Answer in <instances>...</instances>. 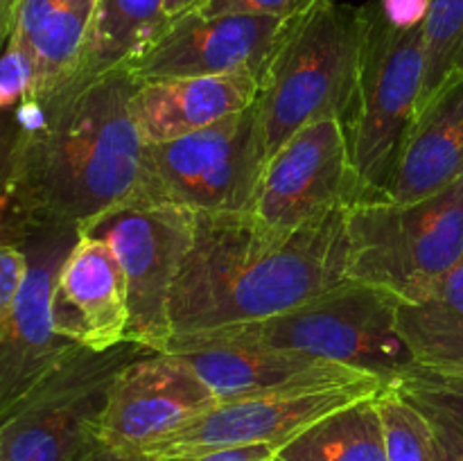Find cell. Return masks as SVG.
Instances as JSON below:
<instances>
[{
	"label": "cell",
	"instance_id": "cell-20",
	"mask_svg": "<svg viewBox=\"0 0 463 461\" xmlns=\"http://www.w3.org/2000/svg\"><path fill=\"white\" fill-rule=\"evenodd\" d=\"M396 328L416 366L463 371V262L423 298L398 303Z\"/></svg>",
	"mask_w": 463,
	"mask_h": 461
},
{
	"label": "cell",
	"instance_id": "cell-8",
	"mask_svg": "<svg viewBox=\"0 0 463 461\" xmlns=\"http://www.w3.org/2000/svg\"><path fill=\"white\" fill-rule=\"evenodd\" d=\"M194 224L188 208L136 193L77 229L113 249L129 292L131 342L152 353H165L172 339V292L193 249Z\"/></svg>",
	"mask_w": 463,
	"mask_h": 461
},
{
	"label": "cell",
	"instance_id": "cell-25",
	"mask_svg": "<svg viewBox=\"0 0 463 461\" xmlns=\"http://www.w3.org/2000/svg\"><path fill=\"white\" fill-rule=\"evenodd\" d=\"M392 387L425 416L443 420L463 434V371L446 373L414 366Z\"/></svg>",
	"mask_w": 463,
	"mask_h": 461
},
{
	"label": "cell",
	"instance_id": "cell-4",
	"mask_svg": "<svg viewBox=\"0 0 463 461\" xmlns=\"http://www.w3.org/2000/svg\"><path fill=\"white\" fill-rule=\"evenodd\" d=\"M396 307L392 294L346 283L271 319L172 339L165 353L279 348L339 362L393 384L416 366L398 334Z\"/></svg>",
	"mask_w": 463,
	"mask_h": 461
},
{
	"label": "cell",
	"instance_id": "cell-21",
	"mask_svg": "<svg viewBox=\"0 0 463 461\" xmlns=\"http://www.w3.org/2000/svg\"><path fill=\"white\" fill-rule=\"evenodd\" d=\"M271 461H389L378 393L317 420L283 443Z\"/></svg>",
	"mask_w": 463,
	"mask_h": 461
},
{
	"label": "cell",
	"instance_id": "cell-2",
	"mask_svg": "<svg viewBox=\"0 0 463 461\" xmlns=\"http://www.w3.org/2000/svg\"><path fill=\"white\" fill-rule=\"evenodd\" d=\"M346 212L289 235L249 212L197 215L172 292V339L271 319L346 285Z\"/></svg>",
	"mask_w": 463,
	"mask_h": 461
},
{
	"label": "cell",
	"instance_id": "cell-13",
	"mask_svg": "<svg viewBox=\"0 0 463 461\" xmlns=\"http://www.w3.org/2000/svg\"><path fill=\"white\" fill-rule=\"evenodd\" d=\"M77 238V229H39L21 238L30 271L14 306L0 316V409L84 348L57 333L52 312L57 274Z\"/></svg>",
	"mask_w": 463,
	"mask_h": 461
},
{
	"label": "cell",
	"instance_id": "cell-30",
	"mask_svg": "<svg viewBox=\"0 0 463 461\" xmlns=\"http://www.w3.org/2000/svg\"><path fill=\"white\" fill-rule=\"evenodd\" d=\"M208 0H165V16L167 21H176L188 14L202 12V7Z\"/></svg>",
	"mask_w": 463,
	"mask_h": 461
},
{
	"label": "cell",
	"instance_id": "cell-19",
	"mask_svg": "<svg viewBox=\"0 0 463 461\" xmlns=\"http://www.w3.org/2000/svg\"><path fill=\"white\" fill-rule=\"evenodd\" d=\"M262 80L251 72L143 81L131 113L145 145L167 143L253 107Z\"/></svg>",
	"mask_w": 463,
	"mask_h": 461
},
{
	"label": "cell",
	"instance_id": "cell-16",
	"mask_svg": "<svg viewBox=\"0 0 463 461\" xmlns=\"http://www.w3.org/2000/svg\"><path fill=\"white\" fill-rule=\"evenodd\" d=\"M52 312L57 333L89 351L102 353L131 342L127 280L107 242L77 238L57 274Z\"/></svg>",
	"mask_w": 463,
	"mask_h": 461
},
{
	"label": "cell",
	"instance_id": "cell-15",
	"mask_svg": "<svg viewBox=\"0 0 463 461\" xmlns=\"http://www.w3.org/2000/svg\"><path fill=\"white\" fill-rule=\"evenodd\" d=\"M175 355L197 371L220 402L387 384L366 371L279 348H203Z\"/></svg>",
	"mask_w": 463,
	"mask_h": 461
},
{
	"label": "cell",
	"instance_id": "cell-18",
	"mask_svg": "<svg viewBox=\"0 0 463 461\" xmlns=\"http://www.w3.org/2000/svg\"><path fill=\"white\" fill-rule=\"evenodd\" d=\"M463 179V72L425 99L407 129L387 199L419 202Z\"/></svg>",
	"mask_w": 463,
	"mask_h": 461
},
{
	"label": "cell",
	"instance_id": "cell-24",
	"mask_svg": "<svg viewBox=\"0 0 463 461\" xmlns=\"http://www.w3.org/2000/svg\"><path fill=\"white\" fill-rule=\"evenodd\" d=\"M389 461H439L432 423L389 384L378 393Z\"/></svg>",
	"mask_w": 463,
	"mask_h": 461
},
{
	"label": "cell",
	"instance_id": "cell-7",
	"mask_svg": "<svg viewBox=\"0 0 463 461\" xmlns=\"http://www.w3.org/2000/svg\"><path fill=\"white\" fill-rule=\"evenodd\" d=\"M152 353L134 342L80 348L0 409V461H81L98 441L109 387L125 364Z\"/></svg>",
	"mask_w": 463,
	"mask_h": 461
},
{
	"label": "cell",
	"instance_id": "cell-32",
	"mask_svg": "<svg viewBox=\"0 0 463 461\" xmlns=\"http://www.w3.org/2000/svg\"><path fill=\"white\" fill-rule=\"evenodd\" d=\"M7 5H9V0H3V9H5V7H7Z\"/></svg>",
	"mask_w": 463,
	"mask_h": 461
},
{
	"label": "cell",
	"instance_id": "cell-27",
	"mask_svg": "<svg viewBox=\"0 0 463 461\" xmlns=\"http://www.w3.org/2000/svg\"><path fill=\"white\" fill-rule=\"evenodd\" d=\"M317 0H208L202 7L203 16L222 14H249V16L297 18L306 14Z\"/></svg>",
	"mask_w": 463,
	"mask_h": 461
},
{
	"label": "cell",
	"instance_id": "cell-31",
	"mask_svg": "<svg viewBox=\"0 0 463 461\" xmlns=\"http://www.w3.org/2000/svg\"><path fill=\"white\" fill-rule=\"evenodd\" d=\"M81 461H149V459L140 455H120V452L107 450V447H102L99 443H95L93 450H90Z\"/></svg>",
	"mask_w": 463,
	"mask_h": 461
},
{
	"label": "cell",
	"instance_id": "cell-17",
	"mask_svg": "<svg viewBox=\"0 0 463 461\" xmlns=\"http://www.w3.org/2000/svg\"><path fill=\"white\" fill-rule=\"evenodd\" d=\"M95 9L98 0H9L3 9V39L16 43L30 61L25 102L48 98L77 80Z\"/></svg>",
	"mask_w": 463,
	"mask_h": 461
},
{
	"label": "cell",
	"instance_id": "cell-14",
	"mask_svg": "<svg viewBox=\"0 0 463 461\" xmlns=\"http://www.w3.org/2000/svg\"><path fill=\"white\" fill-rule=\"evenodd\" d=\"M389 384H360V387L330 389V391L298 393V396L244 398L217 402L211 411L197 416L176 432L167 434L145 450L147 459L194 455V452L224 450V447L276 446L326 419L333 411L380 393Z\"/></svg>",
	"mask_w": 463,
	"mask_h": 461
},
{
	"label": "cell",
	"instance_id": "cell-3",
	"mask_svg": "<svg viewBox=\"0 0 463 461\" xmlns=\"http://www.w3.org/2000/svg\"><path fill=\"white\" fill-rule=\"evenodd\" d=\"M364 7L317 0L292 18L256 99L267 161L303 127L339 118L351 129L357 111Z\"/></svg>",
	"mask_w": 463,
	"mask_h": 461
},
{
	"label": "cell",
	"instance_id": "cell-6",
	"mask_svg": "<svg viewBox=\"0 0 463 461\" xmlns=\"http://www.w3.org/2000/svg\"><path fill=\"white\" fill-rule=\"evenodd\" d=\"M364 7L353 161L366 199H387L398 154L416 116L425 77L423 18H402L383 0Z\"/></svg>",
	"mask_w": 463,
	"mask_h": 461
},
{
	"label": "cell",
	"instance_id": "cell-28",
	"mask_svg": "<svg viewBox=\"0 0 463 461\" xmlns=\"http://www.w3.org/2000/svg\"><path fill=\"white\" fill-rule=\"evenodd\" d=\"M276 446H247V447H224V450L194 452V455L163 456V459L149 461H271L274 459Z\"/></svg>",
	"mask_w": 463,
	"mask_h": 461
},
{
	"label": "cell",
	"instance_id": "cell-23",
	"mask_svg": "<svg viewBox=\"0 0 463 461\" xmlns=\"http://www.w3.org/2000/svg\"><path fill=\"white\" fill-rule=\"evenodd\" d=\"M423 34L425 77L419 107L448 77L463 72V0H428Z\"/></svg>",
	"mask_w": 463,
	"mask_h": 461
},
{
	"label": "cell",
	"instance_id": "cell-10",
	"mask_svg": "<svg viewBox=\"0 0 463 461\" xmlns=\"http://www.w3.org/2000/svg\"><path fill=\"white\" fill-rule=\"evenodd\" d=\"M364 202L346 122L328 118L303 127L262 167L249 215L276 233Z\"/></svg>",
	"mask_w": 463,
	"mask_h": 461
},
{
	"label": "cell",
	"instance_id": "cell-11",
	"mask_svg": "<svg viewBox=\"0 0 463 461\" xmlns=\"http://www.w3.org/2000/svg\"><path fill=\"white\" fill-rule=\"evenodd\" d=\"M213 389L175 353H145L122 366L109 387L95 441L120 455L147 447L217 405Z\"/></svg>",
	"mask_w": 463,
	"mask_h": 461
},
{
	"label": "cell",
	"instance_id": "cell-29",
	"mask_svg": "<svg viewBox=\"0 0 463 461\" xmlns=\"http://www.w3.org/2000/svg\"><path fill=\"white\" fill-rule=\"evenodd\" d=\"M430 419V416H428ZM439 461H463V434L439 419H430Z\"/></svg>",
	"mask_w": 463,
	"mask_h": 461
},
{
	"label": "cell",
	"instance_id": "cell-26",
	"mask_svg": "<svg viewBox=\"0 0 463 461\" xmlns=\"http://www.w3.org/2000/svg\"><path fill=\"white\" fill-rule=\"evenodd\" d=\"M30 271V256L21 238H3L0 247V316L16 301Z\"/></svg>",
	"mask_w": 463,
	"mask_h": 461
},
{
	"label": "cell",
	"instance_id": "cell-5",
	"mask_svg": "<svg viewBox=\"0 0 463 461\" xmlns=\"http://www.w3.org/2000/svg\"><path fill=\"white\" fill-rule=\"evenodd\" d=\"M346 238L348 283L398 303L419 301L463 262V179L419 202L355 203L346 212Z\"/></svg>",
	"mask_w": 463,
	"mask_h": 461
},
{
	"label": "cell",
	"instance_id": "cell-1",
	"mask_svg": "<svg viewBox=\"0 0 463 461\" xmlns=\"http://www.w3.org/2000/svg\"><path fill=\"white\" fill-rule=\"evenodd\" d=\"M138 84L122 68L16 108L5 147L3 238L80 229L134 197L145 149L131 113Z\"/></svg>",
	"mask_w": 463,
	"mask_h": 461
},
{
	"label": "cell",
	"instance_id": "cell-12",
	"mask_svg": "<svg viewBox=\"0 0 463 461\" xmlns=\"http://www.w3.org/2000/svg\"><path fill=\"white\" fill-rule=\"evenodd\" d=\"M292 18L222 14H188L170 21L125 66L136 81L184 80L265 72L288 32Z\"/></svg>",
	"mask_w": 463,
	"mask_h": 461
},
{
	"label": "cell",
	"instance_id": "cell-22",
	"mask_svg": "<svg viewBox=\"0 0 463 461\" xmlns=\"http://www.w3.org/2000/svg\"><path fill=\"white\" fill-rule=\"evenodd\" d=\"M167 23L165 0H98L77 80L122 71Z\"/></svg>",
	"mask_w": 463,
	"mask_h": 461
},
{
	"label": "cell",
	"instance_id": "cell-9",
	"mask_svg": "<svg viewBox=\"0 0 463 461\" xmlns=\"http://www.w3.org/2000/svg\"><path fill=\"white\" fill-rule=\"evenodd\" d=\"M265 163L253 104L194 134L145 145L136 193L194 215L249 212Z\"/></svg>",
	"mask_w": 463,
	"mask_h": 461
}]
</instances>
